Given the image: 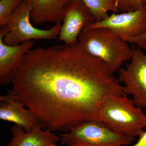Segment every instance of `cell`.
Returning <instances> with one entry per match:
<instances>
[{"mask_svg":"<svg viewBox=\"0 0 146 146\" xmlns=\"http://www.w3.org/2000/svg\"><path fill=\"white\" fill-rule=\"evenodd\" d=\"M117 8L121 12L135 11L144 5L143 0H114Z\"/></svg>","mask_w":146,"mask_h":146,"instance_id":"15","label":"cell"},{"mask_svg":"<svg viewBox=\"0 0 146 146\" xmlns=\"http://www.w3.org/2000/svg\"><path fill=\"white\" fill-rule=\"evenodd\" d=\"M7 90L8 94L0 96V119L14 123L25 132H30L39 124L36 117L17 99L13 90Z\"/></svg>","mask_w":146,"mask_h":146,"instance_id":"10","label":"cell"},{"mask_svg":"<svg viewBox=\"0 0 146 146\" xmlns=\"http://www.w3.org/2000/svg\"><path fill=\"white\" fill-rule=\"evenodd\" d=\"M99 110L102 122L115 133L135 137L145 131L146 115L127 94L107 96L101 102Z\"/></svg>","mask_w":146,"mask_h":146,"instance_id":"3","label":"cell"},{"mask_svg":"<svg viewBox=\"0 0 146 146\" xmlns=\"http://www.w3.org/2000/svg\"><path fill=\"white\" fill-rule=\"evenodd\" d=\"M91 11L95 22H100L108 18V12L119 11L114 0H82Z\"/></svg>","mask_w":146,"mask_h":146,"instance_id":"13","label":"cell"},{"mask_svg":"<svg viewBox=\"0 0 146 146\" xmlns=\"http://www.w3.org/2000/svg\"><path fill=\"white\" fill-rule=\"evenodd\" d=\"M59 136L61 144L69 146H122L132 144L135 139L115 133L96 121L82 123Z\"/></svg>","mask_w":146,"mask_h":146,"instance_id":"4","label":"cell"},{"mask_svg":"<svg viewBox=\"0 0 146 146\" xmlns=\"http://www.w3.org/2000/svg\"><path fill=\"white\" fill-rule=\"evenodd\" d=\"M143 3L146 7V0H143ZM127 42L130 44H135L137 47L141 49H146V33L141 36L136 37H127L123 39Z\"/></svg>","mask_w":146,"mask_h":146,"instance_id":"16","label":"cell"},{"mask_svg":"<svg viewBox=\"0 0 146 146\" xmlns=\"http://www.w3.org/2000/svg\"><path fill=\"white\" fill-rule=\"evenodd\" d=\"M58 38L68 44L78 43V36L85 27L95 22L94 16L82 0H71L65 8V16Z\"/></svg>","mask_w":146,"mask_h":146,"instance_id":"7","label":"cell"},{"mask_svg":"<svg viewBox=\"0 0 146 146\" xmlns=\"http://www.w3.org/2000/svg\"><path fill=\"white\" fill-rule=\"evenodd\" d=\"M7 32L5 25L0 29V84L8 85L18 68L23 60L27 53L34 45L33 40H29L17 46L6 45L3 38Z\"/></svg>","mask_w":146,"mask_h":146,"instance_id":"9","label":"cell"},{"mask_svg":"<svg viewBox=\"0 0 146 146\" xmlns=\"http://www.w3.org/2000/svg\"><path fill=\"white\" fill-rule=\"evenodd\" d=\"M42 129L38 124L31 131L26 132L15 124L11 128L12 138L6 146H58V142L61 141L60 136Z\"/></svg>","mask_w":146,"mask_h":146,"instance_id":"11","label":"cell"},{"mask_svg":"<svg viewBox=\"0 0 146 146\" xmlns=\"http://www.w3.org/2000/svg\"><path fill=\"white\" fill-rule=\"evenodd\" d=\"M78 41L82 49L104 61L113 74L132 56L133 49L127 42L108 28L85 27Z\"/></svg>","mask_w":146,"mask_h":146,"instance_id":"2","label":"cell"},{"mask_svg":"<svg viewBox=\"0 0 146 146\" xmlns=\"http://www.w3.org/2000/svg\"><path fill=\"white\" fill-rule=\"evenodd\" d=\"M136 143L131 146H146V131H144Z\"/></svg>","mask_w":146,"mask_h":146,"instance_id":"17","label":"cell"},{"mask_svg":"<svg viewBox=\"0 0 146 146\" xmlns=\"http://www.w3.org/2000/svg\"><path fill=\"white\" fill-rule=\"evenodd\" d=\"M113 74L78 43L65 44L30 50L11 83L17 99L42 128L66 132L85 122H102V101L124 94Z\"/></svg>","mask_w":146,"mask_h":146,"instance_id":"1","label":"cell"},{"mask_svg":"<svg viewBox=\"0 0 146 146\" xmlns=\"http://www.w3.org/2000/svg\"><path fill=\"white\" fill-rule=\"evenodd\" d=\"M21 0L0 1V25H5L9 17L21 2Z\"/></svg>","mask_w":146,"mask_h":146,"instance_id":"14","label":"cell"},{"mask_svg":"<svg viewBox=\"0 0 146 146\" xmlns=\"http://www.w3.org/2000/svg\"><path fill=\"white\" fill-rule=\"evenodd\" d=\"M131 61L118 70V80L123 82L124 94L133 96L136 106L146 110V54L140 48H132Z\"/></svg>","mask_w":146,"mask_h":146,"instance_id":"6","label":"cell"},{"mask_svg":"<svg viewBox=\"0 0 146 146\" xmlns=\"http://www.w3.org/2000/svg\"><path fill=\"white\" fill-rule=\"evenodd\" d=\"M31 4L23 1L9 18L5 24L7 32L3 38L6 45L14 46L32 39H54L59 35L61 25L55 24L48 30L35 27L30 21Z\"/></svg>","mask_w":146,"mask_h":146,"instance_id":"5","label":"cell"},{"mask_svg":"<svg viewBox=\"0 0 146 146\" xmlns=\"http://www.w3.org/2000/svg\"><path fill=\"white\" fill-rule=\"evenodd\" d=\"M88 26L108 28L122 39L141 36L146 33V6L144 5L135 11L112 13L103 21Z\"/></svg>","mask_w":146,"mask_h":146,"instance_id":"8","label":"cell"},{"mask_svg":"<svg viewBox=\"0 0 146 146\" xmlns=\"http://www.w3.org/2000/svg\"><path fill=\"white\" fill-rule=\"evenodd\" d=\"M71 0H21L31 4V18L35 25L51 22L60 23L65 16V6Z\"/></svg>","mask_w":146,"mask_h":146,"instance_id":"12","label":"cell"}]
</instances>
